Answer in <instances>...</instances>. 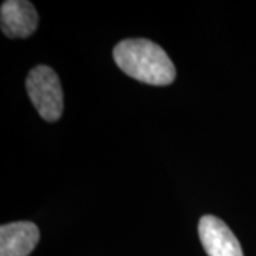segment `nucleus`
<instances>
[{
    "label": "nucleus",
    "instance_id": "1",
    "mask_svg": "<svg viewBox=\"0 0 256 256\" xmlns=\"http://www.w3.org/2000/svg\"><path fill=\"white\" fill-rule=\"evenodd\" d=\"M114 62L124 73L151 86H168L175 80L174 63L161 47L146 38H127L112 52Z\"/></svg>",
    "mask_w": 256,
    "mask_h": 256
},
{
    "label": "nucleus",
    "instance_id": "2",
    "mask_svg": "<svg viewBox=\"0 0 256 256\" xmlns=\"http://www.w3.org/2000/svg\"><path fill=\"white\" fill-rule=\"evenodd\" d=\"M26 90L42 118L54 122L63 114V90L53 68L36 66L26 78Z\"/></svg>",
    "mask_w": 256,
    "mask_h": 256
},
{
    "label": "nucleus",
    "instance_id": "3",
    "mask_svg": "<svg viewBox=\"0 0 256 256\" xmlns=\"http://www.w3.org/2000/svg\"><path fill=\"white\" fill-rule=\"evenodd\" d=\"M198 232L208 256H244L238 238L220 218L214 215L202 216Z\"/></svg>",
    "mask_w": 256,
    "mask_h": 256
},
{
    "label": "nucleus",
    "instance_id": "4",
    "mask_svg": "<svg viewBox=\"0 0 256 256\" xmlns=\"http://www.w3.org/2000/svg\"><path fill=\"white\" fill-rule=\"evenodd\" d=\"M2 32L10 38H24L36 32L38 14L30 2L8 0L0 9Z\"/></svg>",
    "mask_w": 256,
    "mask_h": 256
},
{
    "label": "nucleus",
    "instance_id": "5",
    "mask_svg": "<svg viewBox=\"0 0 256 256\" xmlns=\"http://www.w3.org/2000/svg\"><path fill=\"white\" fill-rule=\"evenodd\" d=\"M40 239L33 222H12L0 228V256H28Z\"/></svg>",
    "mask_w": 256,
    "mask_h": 256
}]
</instances>
